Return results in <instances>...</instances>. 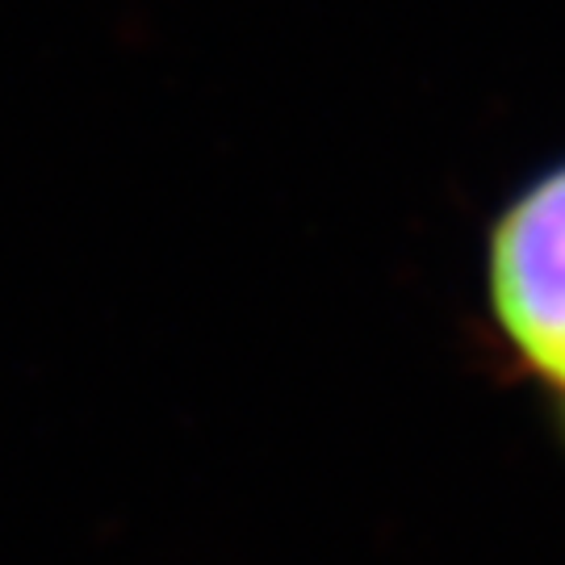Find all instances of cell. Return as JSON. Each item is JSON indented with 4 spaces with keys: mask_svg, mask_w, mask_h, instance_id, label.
<instances>
[{
    "mask_svg": "<svg viewBox=\"0 0 565 565\" xmlns=\"http://www.w3.org/2000/svg\"><path fill=\"white\" fill-rule=\"evenodd\" d=\"M486 289L503 340L565 424V160L532 177L490 226Z\"/></svg>",
    "mask_w": 565,
    "mask_h": 565,
    "instance_id": "cell-1",
    "label": "cell"
}]
</instances>
